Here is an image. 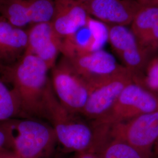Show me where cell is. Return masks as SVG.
I'll return each instance as SVG.
<instances>
[{
	"label": "cell",
	"instance_id": "obj_7",
	"mask_svg": "<svg viewBox=\"0 0 158 158\" xmlns=\"http://www.w3.org/2000/svg\"><path fill=\"white\" fill-rule=\"evenodd\" d=\"M108 139L125 142L152 157L158 139V110L113 125L108 130Z\"/></svg>",
	"mask_w": 158,
	"mask_h": 158
},
{
	"label": "cell",
	"instance_id": "obj_9",
	"mask_svg": "<svg viewBox=\"0 0 158 158\" xmlns=\"http://www.w3.org/2000/svg\"><path fill=\"white\" fill-rule=\"evenodd\" d=\"M54 11L55 0H0V15L23 28L51 22Z\"/></svg>",
	"mask_w": 158,
	"mask_h": 158
},
{
	"label": "cell",
	"instance_id": "obj_10",
	"mask_svg": "<svg viewBox=\"0 0 158 158\" xmlns=\"http://www.w3.org/2000/svg\"><path fill=\"white\" fill-rule=\"evenodd\" d=\"M87 14L108 25H131L141 8L136 0H88L81 2Z\"/></svg>",
	"mask_w": 158,
	"mask_h": 158
},
{
	"label": "cell",
	"instance_id": "obj_19",
	"mask_svg": "<svg viewBox=\"0 0 158 158\" xmlns=\"http://www.w3.org/2000/svg\"><path fill=\"white\" fill-rule=\"evenodd\" d=\"M147 75L143 80L145 84L152 90L158 91V58L149 63L147 67Z\"/></svg>",
	"mask_w": 158,
	"mask_h": 158
},
{
	"label": "cell",
	"instance_id": "obj_1",
	"mask_svg": "<svg viewBox=\"0 0 158 158\" xmlns=\"http://www.w3.org/2000/svg\"><path fill=\"white\" fill-rule=\"evenodd\" d=\"M49 70L42 60L26 52L15 62L0 64V75L15 91L24 118H45L46 98L52 85Z\"/></svg>",
	"mask_w": 158,
	"mask_h": 158
},
{
	"label": "cell",
	"instance_id": "obj_22",
	"mask_svg": "<svg viewBox=\"0 0 158 158\" xmlns=\"http://www.w3.org/2000/svg\"><path fill=\"white\" fill-rule=\"evenodd\" d=\"M73 158H100V157L97 152H86L76 153Z\"/></svg>",
	"mask_w": 158,
	"mask_h": 158
},
{
	"label": "cell",
	"instance_id": "obj_13",
	"mask_svg": "<svg viewBox=\"0 0 158 158\" xmlns=\"http://www.w3.org/2000/svg\"><path fill=\"white\" fill-rule=\"evenodd\" d=\"M28 44L26 52L38 57L51 70L56 65L61 52L62 39L57 34L51 22L38 23L27 30Z\"/></svg>",
	"mask_w": 158,
	"mask_h": 158
},
{
	"label": "cell",
	"instance_id": "obj_11",
	"mask_svg": "<svg viewBox=\"0 0 158 158\" xmlns=\"http://www.w3.org/2000/svg\"><path fill=\"white\" fill-rule=\"evenodd\" d=\"M108 40L107 25L90 17L84 26L62 40L61 52L63 57L70 58L102 49Z\"/></svg>",
	"mask_w": 158,
	"mask_h": 158
},
{
	"label": "cell",
	"instance_id": "obj_25",
	"mask_svg": "<svg viewBox=\"0 0 158 158\" xmlns=\"http://www.w3.org/2000/svg\"><path fill=\"white\" fill-rule=\"evenodd\" d=\"M152 158H158V155L155 156H153Z\"/></svg>",
	"mask_w": 158,
	"mask_h": 158
},
{
	"label": "cell",
	"instance_id": "obj_16",
	"mask_svg": "<svg viewBox=\"0 0 158 158\" xmlns=\"http://www.w3.org/2000/svg\"><path fill=\"white\" fill-rule=\"evenodd\" d=\"M131 25V31L149 53L158 49V6H142Z\"/></svg>",
	"mask_w": 158,
	"mask_h": 158
},
{
	"label": "cell",
	"instance_id": "obj_15",
	"mask_svg": "<svg viewBox=\"0 0 158 158\" xmlns=\"http://www.w3.org/2000/svg\"><path fill=\"white\" fill-rule=\"evenodd\" d=\"M28 44L27 31L0 15V64L15 62L23 55Z\"/></svg>",
	"mask_w": 158,
	"mask_h": 158
},
{
	"label": "cell",
	"instance_id": "obj_18",
	"mask_svg": "<svg viewBox=\"0 0 158 158\" xmlns=\"http://www.w3.org/2000/svg\"><path fill=\"white\" fill-rule=\"evenodd\" d=\"M100 158H152L125 142L107 139L97 151Z\"/></svg>",
	"mask_w": 158,
	"mask_h": 158
},
{
	"label": "cell",
	"instance_id": "obj_26",
	"mask_svg": "<svg viewBox=\"0 0 158 158\" xmlns=\"http://www.w3.org/2000/svg\"><path fill=\"white\" fill-rule=\"evenodd\" d=\"M157 92H158V91H157Z\"/></svg>",
	"mask_w": 158,
	"mask_h": 158
},
{
	"label": "cell",
	"instance_id": "obj_24",
	"mask_svg": "<svg viewBox=\"0 0 158 158\" xmlns=\"http://www.w3.org/2000/svg\"><path fill=\"white\" fill-rule=\"evenodd\" d=\"M79 2H84V1H88V0H77Z\"/></svg>",
	"mask_w": 158,
	"mask_h": 158
},
{
	"label": "cell",
	"instance_id": "obj_14",
	"mask_svg": "<svg viewBox=\"0 0 158 158\" xmlns=\"http://www.w3.org/2000/svg\"><path fill=\"white\" fill-rule=\"evenodd\" d=\"M89 18L90 15L77 0H55V11L51 23L62 40L84 26Z\"/></svg>",
	"mask_w": 158,
	"mask_h": 158
},
{
	"label": "cell",
	"instance_id": "obj_2",
	"mask_svg": "<svg viewBox=\"0 0 158 158\" xmlns=\"http://www.w3.org/2000/svg\"><path fill=\"white\" fill-rule=\"evenodd\" d=\"M57 100L51 86L45 102V119L50 121L57 142L65 152H97L107 139V132L85 123Z\"/></svg>",
	"mask_w": 158,
	"mask_h": 158
},
{
	"label": "cell",
	"instance_id": "obj_5",
	"mask_svg": "<svg viewBox=\"0 0 158 158\" xmlns=\"http://www.w3.org/2000/svg\"><path fill=\"white\" fill-rule=\"evenodd\" d=\"M51 70V85L57 100L70 112L81 114L89 96L90 84L64 57Z\"/></svg>",
	"mask_w": 158,
	"mask_h": 158
},
{
	"label": "cell",
	"instance_id": "obj_6",
	"mask_svg": "<svg viewBox=\"0 0 158 158\" xmlns=\"http://www.w3.org/2000/svg\"><path fill=\"white\" fill-rule=\"evenodd\" d=\"M138 77L124 68L115 73L90 84V91L81 114L95 122L111 110L125 87Z\"/></svg>",
	"mask_w": 158,
	"mask_h": 158
},
{
	"label": "cell",
	"instance_id": "obj_12",
	"mask_svg": "<svg viewBox=\"0 0 158 158\" xmlns=\"http://www.w3.org/2000/svg\"><path fill=\"white\" fill-rule=\"evenodd\" d=\"M66 59L90 85L125 68L117 62L112 55L102 49Z\"/></svg>",
	"mask_w": 158,
	"mask_h": 158
},
{
	"label": "cell",
	"instance_id": "obj_17",
	"mask_svg": "<svg viewBox=\"0 0 158 158\" xmlns=\"http://www.w3.org/2000/svg\"><path fill=\"white\" fill-rule=\"evenodd\" d=\"M18 118H24L19 100L11 86L0 76V122Z\"/></svg>",
	"mask_w": 158,
	"mask_h": 158
},
{
	"label": "cell",
	"instance_id": "obj_20",
	"mask_svg": "<svg viewBox=\"0 0 158 158\" xmlns=\"http://www.w3.org/2000/svg\"><path fill=\"white\" fill-rule=\"evenodd\" d=\"M12 146V133L8 121L0 122V150L11 149Z\"/></svg>",
	"mask_w": 158,
	"mask_h": 158
},
{
	"label": "cell",
	"instance_id": "obj_21",
	"mask_svg": "<svg viewBox=\"0 0 158 158\" xmlns=\"http://www.w3.org/2000/svg\"><path fill=\"white\" fill-rule=\"evenodd\" d=\"M0 158H21L11 149L0 150Z\"/></svg>",
	"mask_w": 158,
	"mask_h": 158
},
{
	"label": "cell",
	"instance_id": "obj_23",
	"mask_svg": "<svg viewBox=\"0 0 158 158\" xmlns=\"http://www.w3.org/2000/svg\"><path fill=\"white\" fill-rule=\"evenodd\" d=\"M141 6H158V0H136Z\"/></svg>",
	"mask_w": 158,
	"mask_h": 158
},
{
	"label": "cell",
	"instance_id": "obj_4",
	"mask_svg": "<svg viewBox=\"0 0 158 158\" xmlns=\"http://www.w3.org/2000/svg\"><path fill=\"white\" fill-rule=\"evenodd\" d=\"M158 110V96L135 80L125 87L109 113L92 124L108 130L113 125Z\"/></svg>",
	"mask_w": 158,
	"mask_h": 158
},
{
	"label": "cell",
	"instance_id": "obj_3",
	"mask_svg": "<svg viewBox=\"0 0 158 158\" xmlns=\"http://www.w3.org/2000/svg\"><path fill=\"white\" fill-rule=\"evenodd\" d=\"M8 123L12 149L20 158H52L58 143L52 125L35 118L12 119Z\"/></svg>",
	"mask_w": 158,
	"mask_h": 158
},
{
	"label": "cell",
	"instance_id": "obj_8",
	"mask_svg": "<svg viewBox=\"0 0 158 158\" xmlns=\"http://www.w3.org/2000/svg\"><path fill=\"white\" fill-rule=\"evenodd\" d=\"M108 40L123 66L139 79L147 69L150 53L142 46L131 30L120 25H108Z\"/></svg>",
	"mask_w": 158,
	"mask_h": 158
}]
</instances>
